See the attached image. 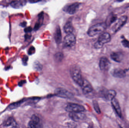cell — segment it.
I'll use <instances>...</instances> for the list:
<instances>
[{
	"instance_id": "6da1fadb",
	"label": "cell",
	"mask_w": 129,
	"mask_h": 128,
	"mask_svg": "<svg viewBox=\"0 0 129 128\" xmlns=\"http://www.w3.org/2000/svg\"><path fill=\"white\" fill-rule=\"evenodd\" d=\"M70 74L72 78L77 84L82 86L84 82L80 68L76 66H73L70 68Z\"/></svg>"
},
{
	"instance_id": "7a4b0ae2",
	"label": "cell",
	"mask_w": 129,
	"mask_h": 128,
	"mask_svg": "<svg viewBox=\"0 0 129 128\" xmlns=\"http://www.w3.org/2000/svg\"><path fill=\"white\" fill-rule=\"evenodd\" d=\"M105 23H100L92 26L88 29V35L91 37L98 35L104 31L107 27Z\"/></svg>"
},
{
	"instance_id": "3957f363",
	"label": "cell",
	"mask_w": 129,
	"mask_h": 128,
	"mask_svg": "<svg viewBox=\"0 0 129 128\" xmlns=\"http://www.w3.org/2000/svg\"><path fill=\"white\" fill-rule=\"evenodd\" d=\"M111 40V37L110 34L107 32H105L99 37L98 40L94 44V46L96 48H101L104 44L109 43Z\"/></svg>"
},
{
	"instance_id": "277c9868",
	"label": "cell",
	"mask_w": 129,
	"mask_h": 128,
	"mask_svg": "<svg viewBox=\"0 0 129 128\" xmlns=\"http://www.w3.org/2000/svg\"><path fill=\"white\" fill-rule=\"evenodd\" d=\"M65 110L69 113L82 112L85 110L84 106L80 104L75 103H69L66 106Z\"/></svg>"
},
{
	"instance_id": "5b68a950",
	"label": "cell",
	"mask_w": 129,
	"mask_h": 128,
	"mask_svg": "<svg viewBox=\"0 0 129 128\" xmlns=\"http://www.w3.org/2000/svg\"><path fill=\"white\" fill-rule=\"evenodd\" d=\"M76 41V38L74 35L72 33H69L64 38V45L66 47L71 48L75 45Z\"/></svg>"
},
{
	"instance_id": "8992f818",
	"label": "cell",
	"mask_w": 129,
	"mask_h": 128,
	"mask_svg": "<svg viewBox=\"0 0 129 128\" xmlns=\"http://www.w3.org/2000/svg\"><path fill=\"white\" fill-rule=\"evenodd\" d=\"M127 17L126 15L121 16L119 18L113 28V30L114 33H116L121 29L126 23Z\"/></svg>"
},
{
	"instance_id": "52a82bcc",
	"label": "cell",
	"mask_w": 129,
	"mask_h": 128,
	"mask_svg": "<svg viewBox=\"0 0 129 128\" xmlns=\"http://www.w3.org/2000/svg\"><path fill=\"white\" fill-rule=\"evenodd\" d=\"M55 94L58 97L64 98H70L72 97V93L63 88H59L55 91Z\"/></svg>"
},
{
	"instance_id": "ba28073f",
	"label": "cell",
	"mask_w": 129,
	"mask_h": 128,
	"mask_svg": "<svg viewBox=\"0 0 129 128\" xmlns=\"http://www.w3.org/2000/svg\"><path fill=\"white\" fill-rule=\"evenodd\" d=\"M111 63L106 57H103L101 58L99 62V67L101 70L106 71L110 68Z\"/></svg>"
},
{
	"instance_id": "9c48e42d",
	"label": "cell",
	"mask_w": 129,
	"mask_h": 128,
	"mask_svg": "<svg viewBox=\"0 0 129 128\" xmlns=\"http://www.w3.org/2000/svg\"><path fill=\"white\" fill-rule=\"evenodd\" d=\"M40 119L36 115H32L31 120L28 124V127L29 128H36L40 127Z\"/></svg>"
},
{
	"instance_id": "30bf717a",
	"label": "cell",
	"mask_w": 129,
	"mask_h": 128,
	"mask_svg": "<svg viewBox=\"0 0 129 128\" xmlns=\"http://www.w3.org/2000/svg\"><path fill=\"white\" fill-rule=\"evenodd\" d=\"M79 7V4L77 2L73 3L67 7L65 11L69 14H74L77 12Z\"/></svg>"
},
{
	"instance_id": "8fae6325",
	"label": "cell",
	"mask_w": 129,
	"mask_h": 128,
	"mask_svg": "<svg viewBox=\"0 0 129 128\" xmlns=\"http://www.w3.org/2000/svg\"><path fill=\"white\" fill-rule=\"evenodd\" d=\"M69 117L72 120L76 121H79L84 119L85 116L82 112L70 113Z\"/></svg>"
},
{
	"instance_id": "7c38bea8",
	"label": "cell",
	"mask_w": 129,
	"mask_h": 128,
	"mask_svg": "<svg viewBox=\"0 0 129 128\" xmlns=\"http://www.w3.org/2000/svg\"><path fill=\"white\" fill-rule=\"evenodd\" d=\"M26 4V0H15L12 2L10 5L14 8L20 9L25 6Z\"/></svg>"
},
{
	"instance_id": "4fadbf2b",
	"label": "cell",
	"mask_w": 129,
	"mask_h": 128,
	"mask_svg": "<svg viewBox=\"0 0 129 128\" xmlns=\"http://www.w3.org/2000/svg\"><path fill=\"white\" fill-rule=\"evenodd\" d=\"M112 106L118 115L120 117H121V112L119 103L117 100L115 98L111 100Z\"/></svg>"
},
{
	"instance_id": "5bb4252c",
	"label": "cell",
	"mask_w": 129,
	"mask_h": 128,
	"mask_svg": "<svg viewBox=\"0 0 129 128\" xmlns=\"http://www.w3.org/2000/svg\"><path fill=\"white\" fill-rule=\"evenodd\" d=\"M112 74L114 77L117 78H124L126 76V73L124 70L120 68H117L114 69Z\"/></svg>"
},
{
	"instance_id": "9a60e30c",
	"label": "cell",
	"mask_w": 129,
	"mask_h": 128,
	"mask_svg": "<svg viewBox=\"0 0 129 128\" xmlns=\"http://www.w3.org/2000/svg\"><path fill=\"white\" fill-rule=\"evenodd\" d=\"M3 126L4 127H17L18 124L13 118L10 117L5 121L4 123Z\"/></svg>"
},
{
	"instance_id": "2e32d148",
	"label": "cell",
	"mask_w": 129,
	"mask_h": 128,
	"mask_svg": "<svg viewBox=\"0 0 129 128\" xmlns=\"http://www.w3.org/2000/svg\"><path fill=\"white\" fill-rule=\"evenodd\" d=\"M81 87L82 88L83 92L85 94H89L93 90L91 84L86 80H84V84Z\"/></svg>"
},
{
	"instance_id": "e0dca14e",
	"label": "cell",
	"mask_w": 129,
	"mask_h": 128,
	"mask_svg": "<svg viewBox=\"0 0 129 128\" xmlns=\"http://www.w3.org/2000/svg\"><path fill=\"white\" fill-rule=\"evenodd\" d=\"M54 37L55 41L57 44H60L62 41V35L59 26L56 27L54 33Z\"/></svg>"
},
{
	"instance_id": "ac0fdd59",
	"label": "cell",
	"mask_w": 129,
	"mask_h": 128,
	"mask_svg": "<svg viewBox=\"0 0 129 128\" xmlns=\"http://www.w3.org/2000/svg\"><path fill=\"white\" fill-rule=\"evenodd\" d=\"M122 54L119 52H113L111 54V59L118 62H120L123 59Z\"/></svg>"
},
{
	"instance_id": "d6986e66",
	"label": "cell",
	"mask_w": 129,
	"mask_h": 128,
	"mask_svg": "<svg viewBox=\"0 0 129 128\" xmlns=\"http://www.w3.org/2000/svg\"><path fill=\"white\" fill-rule=\"evenodd\" d=\"M104 95L105 97L106 100L111 101L112 99L115 98L116 95V92L114 90H108L106 91Z\"/></svg>"
},
{
	"instance_id": "ffe728a7",
	"label": "cell",
	"mask_w": 129,
	"mask_h": 128,
	"mask_svg": "<svg viewBox=\"0 0 129 128\" xmlns=\"http://www.w3.org/2000/svg\"><path fill=\"white\" fill-rule=\"evenodd\" d=\"M64 30L66 33H72L74 31V27L71 21H68L64 25Z\"/></svg>"
},
{
	"instance_id": "44dd1931",
	"label": "cell",
	"mask_w": 129,
	"mask_h": 128,
	"mask_svg": "<svg viewBox=\"0 0 129 128\" xmlns=\"http://www.w3.org/2000/svg\"><path fill=\"white\" fill-rule=\"evenodd\" d=\"M117 20V15L115 14H111L110 15H109L107 18L105 23L107 26H109Z\"/></svg>"
},
{
	"instance_id": "7402d4cb",
	"label": "cell",
	"mask_w": 129,
	"mask_h": 128,
	"mask_svg": "<svg viewBox=\"0 0 129 128\" xmlns=\"http://www.w3.org/2000/svg\"><path fill=\"white\" fill-rule=\"evenodd\" d=\"M24 101V100H22L20 101L19 102H13L9 106L8 108L9 109H14L16 108H17L18 107L21 105V104Z\"/></svg>"
},
{
	"instance_id": "603a6c76",
	"label": "cell",
	"mask_w": 129,
	"mask_h": 128,
	"mask_svg": "<svg viewBox=\"0 0 129 128\" xmlns=\"http://www.w3.org/2000/svg\"><path fill=\"white\" fill-rule=\"evenodd\" d=\"M93 105H94V108L96 112L98 113H101V110H100V108L99 107V105H98V104L97 103V102L96 101H94Z\"/></svg>"
},
{
	"instance_id": "cb8c5ba5",
	"label": "cell",
	"mask_w": 129,
	"mask_h": 128,
	"mask_svg": "<svg viewBox=\"0 0 129 128\" xmlns=\"http://www.w3.org/2000/svg\"><path fill=\"white\" fill-rule=\"evenodd\" d=\"M121 43L123 46L125 48H129V41L126 39H124L121 41Z\"/></svg>"
},
{
	"instance_id": "d4e9b609",
	"label": "cell",
	"mask_w": 129,
	"mask_h": 128,
	"mask_svg": "<svg viewBox=\"0 0 129 128\" xmlns=\"http://www.w3.org/2000/svg\"><path fill=\"white\" fill-rule=\"evenodd\" d=\"M55 59H56V60L59 61V60H61V59H62V58L63 57V55L61 53H58L55 55Z\"/></svg>"
},
{
	"instance_id": "484cf974",
	"label": "cell",
	"mask_w": 129,
	"mask_h": 128,
	"mask_svg": "<svg viewBox=\"0 0 129 128\" xmlns=\"http://www.w3.org/2000/svg\"><path fill=\"white\" fill-rule=\"evenodd\" d=\"M41 25H42L41 24H40V23H39L38 22L36 23L35 24V26H34V29L35 31L38 30L39 29V28H40V27L41 26Z\"/></svg>"
},
{
	"instance_id": "4316f807",
	"label": "cell",
	"mask_w": 129,
	"mask_h": 128,
	"mask_svg": "<svg viewBox=\"0 0 129 128\" xmlns=\"http://www.w3.org/2000/svg\"><path fill=\"white\" fill-rule=\"evenodd\" d=\"M32 28L31 27H28L27 28H25V29L24 30V32L26 33H29V32H31L32 31Z\"/></svg>"
},
{
	"instance_id": "83f0119b",
	"label": "cell",
	"mask_w": 129,
	"mask_h": 128,
	"mask_svg": "<svg viewBox=\"0 0 129 128\" xmlns=\"http://www.w3.org/2000/svg\"><path fill=\"white\" fill-rule=\"evenodd\" d=\"M35 51V48L33 47H31V48H29L28 51V54L29 55H31Z\"/></svg>"
},
{
	"instance_id": "f1b7e54d",
	"label": "cell",
	"mask_w": 129,
	"mask_h": 128,
	"mask_svg": "<svg viewBox=\"0 0 129 128\" xmlns=\"http://www.w3.org/2000/svg\"><path fill=\"white\" fill-rule=\"evenodd\" d=\"M41 0H28L29 2L31 4L37 3L40 1Z\"/></svg>"
},
{
	"instance_id": "f546056e",
	"label": "cell",
	"mask_w": 129,
	"mask_h": 128,
	"mask_svg": "<svg viewBox=\"0 0 129 128\" xmlns=\"http://www.w3.org/2000/svg\"><path fill=\"white\" fill-rule=\"evenodd\" d=\"M27 22H22V23H20V26H21L23 28H25L27 26Z\"/></svg>"
},
{
	"instance_id": "4dcf8cb0",
	"label": "cell",
	"mask_w": 129,
	"mask_h": 128,
	"mask_svg": "<svg viewBox=\"0 0 129 128\" xmlns=\"http://www.w3.org/2000/svg\"><path fill=\"white\" fill-rule=\"evenodd\" d=\"M25 82L26 81L25 80L21 81L19 83L18 85L20 86H22V85H23V84H25Z\"/></svg>"
},
{
	"instance_id": "1f68e13d",
	"label": "cell",
	"mask_w": 129,
	"mask_h": 128,
	"mask_svg": "<svg viewBox=\"0 0 129 128\" xmlns=\"http://www.w3.org/2000/svg\"><path fill=\"white\" fill-rule=\"evenodd\" d=\"M31 37V35H29L28 34H26L25 35V40H28Z\"/></svg>"
},
{
	"instance_id": "d6a6232c",
	"label": "cell",
	"mask_w": 129,
	"mask_h": 128,
	"mask_svg": "<svg viewBox=\"0 0 129 128\" xmlns=\"http://www.w3.org/2000/svg\"><path fill=\"white\" fill-rule=\"evenodd\" d=\"M28 60V58H27V57H25V58H24L23 59H22V61H23V63L26 62H27V61Z\"/></svg>"
},
{
	"instance_id": "836d02e7",
	"label": "cell",
	"mask_w": 129,
	"mask_h": 128,
	"mask_svg": "<svg viewBox=\"0 0 129 128\" xmlns=\"http://www.w3.org/2000/svg\"><path fill=\"white\" fill-rule=\"evenodd\" d=\"M116 0L118 1V2H122V1L124 0Z\"/></svg>"
}]
</instances>
